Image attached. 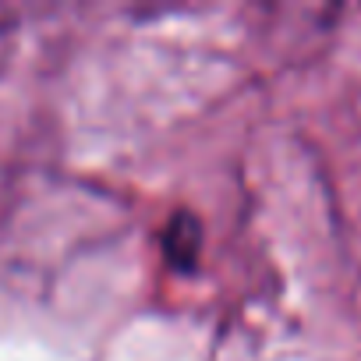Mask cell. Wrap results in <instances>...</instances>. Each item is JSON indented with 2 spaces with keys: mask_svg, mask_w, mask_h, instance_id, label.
<instances>
[]
</instances>
